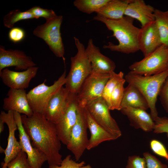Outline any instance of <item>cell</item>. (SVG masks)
Listing matches in <instances>:
<instances>
[{
	"instance_id": "33",
	"label": "cell",
	"mask_w": 168,
	"mask_h": 168,
	"mask_svg": "<svg viewBox=\"0 0 168 168\" xmlns=\"http://www.w3.org/2000/svg\"><path fill=\"white\" fill-rule=\"evenodd\" d=\"M150 146L152 150L154 153L165 158L168 162V152L161 142L156 139H152L150 142Z\"/></svg>"
},
{
	"instance_id": "9",
	"label": "cell",
	"mask_w": 168,
	"mask_h": 168,
	"mask_svg": "<svg viewBox=\"0 0 168 168\" xmlns=\"http://www.w3.org/2000/svg\"><path fill=\"white\" fill-rule=\"evenodd\" d=\"M87 128L83 107L79 105L77 120L71 130L66 145L67 149L74 155L77 161L79 160L87 149L89 141Z\"/></svg>"
},
{
	"instance_id": "36",
	"label": "cell",
	"mask_w": 168,
	"mask_h": 168,
	"mask_svg": "<svg viewBox=\"0 0 168 168\" xmlns=\"http://www.w3.org/2000/svg\"><path fill=\"white\" fill-rule=\"evenodd\" d=\"M126 168H147L145 158L136 155L129 156Z\"/></svg>"
},
{
	"instance_id": "21",
	"label": "cell",
	"mask_w": 168,
	"mask_h": 168,
	"mask_svg": "<svg viewBox=\"0 0 168 168\" xmlns=\"http://www.w3.org/2000/svg\"><path fill=\"white\" fill-rule=\"evenodd\" d=\"M155 9L143 0H131L124 15L138 20L142 27L155 21Z\"/></svg>"
},
{
	"instance_id": "5",
	"label": "cell",
	"mask_w": 168,
	"mask_h": 168,
	"mask_svg": "<svg viewBox=\"0 0 168 168\" xmlns=\"http://www.w3.org/2000/svg\"><path fill=\"white\" fill-rule=\"evenodd\" d=\"M63 18L62 16L57 15L46 20L44 23L37 26L33 33L43 40L55 55L62 58L65 63L64 47L60 31Z\"/></svg>"
},
{
	"instance_id": "23",
	"label": "cell",
	"mask_w": 168,
	"mask_h": 168,
	"mask_svg": "<svg viewBox=\"0 0 168 168\" xmlns=\"http://www.w3.org/2000/svg\"><path fill=\"white\" fill-rule=\"evenodd\" d=\"M131 0H110L95 12L97 15L111 20H119L124 16L126 9Z\"/></svg>"
},
{
	"instance_id": "15",
	"label": "cell",
	"mask_w": 168,
	"mask_h": 168,
	"mask_svg": "<svg viewBox=\"0 0 168 168\" xmlns=\"http://www.w3.org/2000/svg\"><path fill=\"white\" fill-rule=\"evenodd\" d=\"M38 67H31L22 72L10 70L7 68L0 72V77L3 83L10 88L25 89L29 86L31 80L36 75Z\"/></svg>"
},
{
	"instance_id": "38",
	"label": "cell",
	"mask_w": 168,
	"mask_h": 168,
	"mask_svg": "<svg viewBox=\"0 0 168 168\" xmlns=\"http://www.w3.org/2000/svg\"><path fill=\"white\" fill-rule=\"evenodd\" d=\"M159 96L163 107L168 113V76L161 87Z\"/></svg>"
},
{
	"instance_id": "32",
	"label": "cell",
	"mask_w": 168,
	"mask_h": 168,
	"mask_svg": "<svg viewBox=\"0 0 168 168\" xmlns=\"http://www.w3.org/2000/svg\"><path fill=\"white\" fill-rule=\"evenodd\" d=\"M28 10L32 14L35 19H36L42 17L46 20L57 16L53 10L43 8L39 6L33 7Z\"/></svg>"
},
{
	"instance_id": "6",
	"label": "cell",
	"mask_w": 168,
	"mask_h": 168,
	"mask_svg": "<svg viewBox=\"0 0 168 168\" xmlns=\"http://www.w3.org/2000/svg\"><path fill=\"white\" fill-rule=\"evenodd\" d=\"M130 72L144 76L158 74L168 70V47L162 44L141 60L129 67Z\"/></svg>"
},
{
	"instance_id": "19",
	"label": "cell",
	"mask_w": 168,
	"mask_h": 168,
	"mask_svg": "<svg viewBox=\"0 0 168 168\" xmlns=\"http://www.w3.org/2000/svg\"><path fill=\"white\" fill-rule=\"evenodd\" d=\"M83 112L87 128L90 133V137L86 149L91 150L97 147L102 142L118 138L99 124L85 107H83Z\"/></svg>"
},
{
	"instance_id": "20",
	"label": "cell",
	"mask_w": 168,
	"mask_h": 168,
	"mask_svg": "<svg viewBox=\"0 0 168 168\" xmlns=\"http://www.w3.org/2000/svg\"><path fill=\"white\" fill-rule=\"evenodd\" d=\"M69 93L63 86L52 97L44 114L47 120L55 124L58 123L65 110Z\"/></svg>"
},
{
	"instance_id": "11",
	"label": "cell",
	"mask_w": 168,
	"mask_h": 168,
	"mask_svg": "<svg viewBox=\"0 0 168 168\" xmlns=\"http://www.w3.org/2000/svg\"><path fill=\"white\" fill-rule=\"evenodd\" d=\"M85 107L100 125L117 138L121 136V131L111 116L109 106L102 97L88 103Z\"/></svg>"
},
{
	"instance_id": "14",
	"label": "cell",
	"mask_w": 168,
	"mask_h": 168,
	"mask_svg": "<svg viewBox=\"0 0 168 168\" xmlns=\"http://www.w3.org/2000/svg\"><path fill=\"white\" fill-rule=\"evenodd\" d=\"M0 120L7 125L9 130L7 145L4 150L5 157L2 168H7L8 163L14 159L21 150L20 143L15 136V132L18 129L13 111H8L7 113L1 111Z\"/></svg>"
},
{
	"instance_id": "17",
	"label": "cell",
	"mask_w": 168,
	"mask_h": 168,
	"mask_svg": "<svg viewBox=\"0 0 168 168\" xmlns=\"http://www.w3.org/2000/svg\"><path fill=\"white\" fill-rule=\"evenodd\" d=\"M7 96L3 100L4 110L15 111L28 117L33 114L28 103L25 89L10 88Z\"/></svg>"
},
{
	"instance_id": "18",
	"label": "cell",
	"mask_w": 168,
	"mask_h": 168,
	"mask_svg": "<svg viewBox=\"0 0 168 168\" xmlns=\"http://www.w3.org/2000/svg\"><path fill=\"white\" fill-rule=\"evenodd\" d=\"M138 43L139 49L144 57L155 50L162 44L155 21L140 28Z\"/></svg>"
},
{
	"instance_id": "31",
	"label": "cell",
	"mask_w": 168,
	"mask_h": 168,
	"mask_svg": "<svg viewBox=\"0 0 168 168\" xmlns=\"http://www.w3.org/2000/svg\"><path fill=\"white\" fill-rule=\"evenodd\" d=\"M85 165L84 161L77 162L73 160L71 155H68L62 160L60 165L54 166L52 168H92L90 165Z\"/></svg>"
},
{
	"instance_id": "13",
	"label": "cell",
	"mask_w": 168,
	"mask_h": 168,
	"mask_svg": "<svg viewBox=\"0 0 168 168\" xmlns=\"http://www.w3.org/2000/svg\"><path fill=\"white\" fill-rule=\"evenodd\" d=\"M36 65L31 57L27 55L23 51L6 50L4 46L0 45V72L4 69L10 67H15L16 70H25Z\"/></svg>"
},
{
	"instance_id": "29",
	"label": "cell",
	"mask_w": 168,
	"mask_h": 168,
	"mask_svg": "<svg viewBox=\"0 0 168 168\" xmlns=\"http://www.w3.org/2000/svg\"><path fill=\"white\" fill-rule=\"evenodd\" d=\"M125 82V79H123L117 86L112 93L109 107L110 110H120L124 94V85Z\"/></svg>"
},
{
	"instance_id": "8",
	"label": "cell",
	"mask_w": 168,
	"mask_h": 168,
	"mask_svg": "<svg viewBox=\"0 0 168 168\" xmlns=\"http://www.w3.org/2000/svg\"><path fill=\"white\" fill-rule=\"evenodd\" d=\"M110 73L92 72L87 77L77 94V101L80 106L84 107L88 103L102 97Z\"/></svg>"
},
{
	"instance_id": "27",
	"label": "cell",
	"mask_w": 168,
	"mask_h": 168,
	"mask_svg": "<svg viewBox=\"0 0 168 168\" xmlns=\"http://www.w3.org/2000/svg\"><path fill=\"white\" fill-rule=\"evenodd\" d=\"M35 18L28 10L22 12L19 9L13 10L5 15L3 19V23L6 27L11 29L17 22L22 20Z\"/></svg>"
},
{
	"instance_id": "7",
	"label": "cell",
	"mask_w": 168,
	"mask_h": 168,
	"mask_svg": "<svg viewBox=\"0 0 168 168\" xmlns=\"http://www.w3.org/2000/svg\"><path fill=\"white\" fill-rule=\"evenodd\" d=\"M66 77L65 69L62 75L52 85H47L45 80L27 93L28 103L33 113L44 114L52 97L65 85Z\"/></svg>"
},
{
	"instance_id": "1",
	"label": "cell",
	"mask_w": 168,
	"mask_h": 168,
	"mask_svg": "<svg viewBox=\"0 0 168 168\" xmlns=\"http://www.w3.org/2000/svg\"><path fill=\"white\" fill-rule=\"evenodd\" d=\"M21 118L32 145L46 156L49 168L60 165L63 160L60 153L61 142L55 124L47 120L44 114L36 113L30 117L22 115Z\"/></svg>"
},
{
	"instance_id": "16",
	"label": "cell",
	"mask_w": 168,
	"mask_h": 168,
	"mask_svg": "<svg viewBox=\"0 0 168 168\" xmlns=\"http://www.w3.org/2000/svg\"><path fill=\"white\" fill-rule=\"evenodd\" d=\"M85 52L91 63L92 72L110 73L114 71L116 68L114 62L100 53L99 48L94 44L92 39L88 40Z\"/></svg>"
},
{
	"instance_id": "35",
	"label": "cell",
	"mask_w": 168,
	"mask_h": 168,
	"mask_svg": "<svg viewBox=\"0 0 168 168\" xmlns=\"http://www.w3.org/2000/svg\"><path fill=\"white\" fill-rule=\"evenodd\" d=\"M155 126L153 132L155 133H168V118L157 117L154 120Z\"/></svg>"
},
{
	"instance_id": "26",
	"label": "cell",
	"mask_w": 168,
	"mask_h": 168,
	"mask_svg": "<svg viewBox=\"0 0 168 168\" xmlns=\"http://www.w3.org/2000/svg\"><path fill=\"white\" fill-rule=\"evenodd\" d=\"M110 0H75L74 5L80 11L87 14L96 12Z\"/></svg>"
},
{
	"instance_id": "25",
	"label": "cell",
	"mask_w": 168,
	"mask_h": 168,
	"mask_svg": "<svg viewBox=\"0 0 168 168\" xmlns=\"http://www.w3.org/2000/svg\"><path fill=\"white\" fill-rule=\"evenodd\" d=\"M155 21L162 44L168 47V10L155 9Z\"/></svg>"
},
{
	"instance_id": "10",
	"label": "cell",
	"mask_w": 168,
	"mask_h": 168,
	"mask_svg": "<svg viewBox=\"0 0 168 168\" xmlns=\"http://www.w3.org/2000/svg\"><path fill=\"white\" fill-rule=\"evenodd\" d=\"M79 105L77 94L69 92L64 112L58 123L55 124L59 139L66 146L71 130L77 120Z\"/></svg>"
},
{
	"instance_id": "39",
	"label": "cell",
	"mask_w": 168,
	"mask_h": 168,
	"mask_svg": "<svg viewBox=\"0 0 168 168\" xmlns=\"http://www.w3.org/2000/svg\"><path fill=\"white\" fill-rule=\"evenodd\" d=\"M4 123L1 120H0V133L3 132L4 129Z\"/></svg>"
},
{
	"instance_id": "3",
	"label": "cell",
	"mask_w": 168,
	"mask_h": 168,
	"mask_svg": "<svg viewBox=\"0 0 168 168\" xmlns=\"http://www.w3.org/2000/svg\"><path fill=\"white\" fill-rule=\"evenodd\" d=\"M168 76V70L150 76H144L129 72L125 77L126 81L136 87L145 98L153 121L158 117L156 105L157 97Z\"/></svg>"
},
{
	"instance_id": "12",
	"label": "cell",
	"mask_w": 168,
	"mask_h": 168,
	"mask_svg": "<svg viewBox=\"0 0 168 168\" xmlns=\"http://www.w3.org/2000/svg\"><path fill=\"white\" fill-rule=\"evenodd\" d=\"M13 111L19 132V142L21 150L26 154L31 168H41L44 162L47 161V157L44 154L33 146L23 128L21 115L17 112Z\"/></svg>"
},
{
	"instance_id": "2",
	"label": "cell",
	"mask_w": 168,
	"mask_h": 168,
	"mask_svg": "<svg viewBox=\"0 0 168 168\" xmlns=\"http://www.w3.org/2000/svg\"><path fill=\"white\" fill-rule=\"evenodd\" d=\"M133 19L127 16L116 20H109L97 15L95 16L92 20L104 24L109 30L113 32V36L119 42L117 44L109 42L108 44L103 45V48L126 54L133 53L139 50L138 39L140 28L133 25Z\"/></svg>"
},
{
	"instance_id": "34",
	"label": "cell",
	"mask_w": 168,
	"mask_h": 168,
	"mask_svg": "<svg viewBox=\"0 0 168 168\" xmlns=\"http://www.w3.org/2000/svg\"><path fill=\"white\" fill-rule=\"evenodd\" d=\"M145 158L147 168H168L166 164L162 163L157 158L148 152L143 153Z\"/></svg>"
},
{
	"instance_id": "40",
	"label": "cell",
	"mask_w": 168,
	"mask_h": 168,
	"mask_svg": "<svg viewBox=\"0 0 168 168\" xmlns=\"http://www.w3.org/2000/svg\"><path fill=\"white\" fill-rule=\"evenodd\" d=\"M166 135H167V139H168V133H167Z\"/></svg>"
},
{
	"instance_id": "30",
	"label": "cell",
	"mask_w": 168,
	"mask_h": 168,
	"mask_svg": "<svg viewBox=\"0 0 168 168\" xmlns=\"http://www.w3.org/2000/svg\"><path fill=\"white\" fill-rule=\"evenodd\" d=\"M7 168H31L26 153L21 150L7 165Z\"/></svg>"
},
{
	"instance_id": "28",
	"label": "cell",
	"mask_w": 168,
	"mask_h": 168,
	"mask_svg": "<svg viewBox=\"0 0 168 168\" xmlns=\"http://www.w3.org/2000/svg\"><path fill=\"white\" fill-rule=\"evenodd\" d=\"M124 73L121 71L118 73H115L114 71L110 73V78L105 85L102 95V98L109 107L111 94L117 86L124 79Z\"/></svg>"
},
{
	"instance_id": "24",
	"label": "cell",
	"mask_w": 168,
	"mask_h": 168,
	"mask_svg": "<svg viewBox=\"0 0 168 168\" xmlns=\"http://www.w3.org/2000/svg\"><path fill=\"white\" fill-rule=\"evenodd\" d=\"M121 107V109L127 107L145 110L149 108L147 101L141 93L136 87L130 84L124 88Z\"/></svg>"
},
{
	"instance_id": "37",
	"label": "cell",
	"mask_w": 168,
	"mask_h": 168,
	"mask_svg": "<svg viewBox=\"0 0 168 168\" xmlns=\"http://www.w3.org/2000/svg\"><path fill=\"white\" fill-rule=\"evenodd\" d=\"M9 40L14 43L22 41L25 36L24 30L20 27H14L10 29L8 34Z\"/></svg>"
},
{
	"instance_id": "4",
	"label": "cell",
	"mask_w": 168,
	"mask_h": 168,
	"mask_svg": "<svg viewBox=\"0 0 168 168\" xmlns=\"http://www.w3.org/2000/svg\"><path fill=\"white\" fill-rule=\"evenodd\" d=\"M77 52L71 57V66L66 77L65 88L71 93L77 94L83 83L92 73L91 63L85 52L84 45L76 37H74Z\"/></svg>"
},
{
	"instance_id": "22",
	"label": "cell",
	"mask_w": 168,
	"mask_h": 168,
	"mask_svg": "<svg viewBox=\"0 0 168 168\" xmlns=\"http://www.w3.org/2000/svg\"><path fill=\"white\" fill-rule=\"evenodd\" d=\"M120 111L127 117L131 126L136 129H140L145 132L153 130L155 122L151 114L146 110L127 107L122 108Z\"/></svg>"
}]
</instances>
